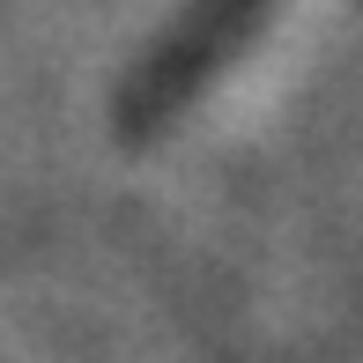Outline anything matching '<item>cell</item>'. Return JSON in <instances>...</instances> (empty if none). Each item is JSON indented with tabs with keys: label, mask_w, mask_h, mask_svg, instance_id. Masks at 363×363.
<instances>
[{
	"label": "cell",
	"mask_w": 363,
	"mask_h": 363,
	"mask_svg": "<svg viewBox=\"0 0 363 363\" xmlns=\"http://www.w3.org/2000/svg\"><path fill=\"white\" fill-rule=\"evenodd\" d=\"M267 8L274 0H193L186 23L148 52V67L134 74V89H126V134L141 141V134H156V126H171L178 111L252 45V30L267 23Z\"/></svg>",
	"instance_id": "cell-1"
}]
</instances>
